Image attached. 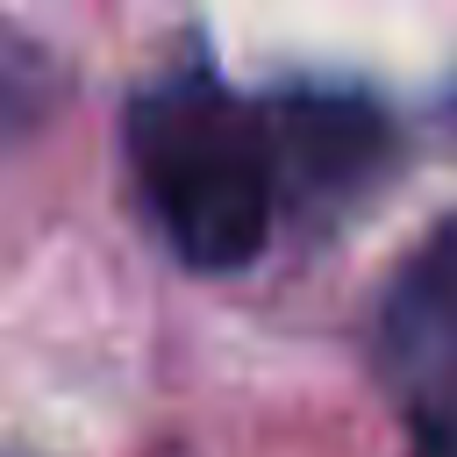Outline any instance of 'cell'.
<instances>
[{
	"label": "cell",
	"mask_w": 457,
	"mask_h": 457,
	"mask_svg": "<svg viewBox=\"0 0 457 457\" xmlns=\"http://www.w3.org/2000/svg\"><path fill=\"white\" fill-rule=\"evenodd\" d=\"M129 171L157 236L193 271H243L278 221L286 171L271 107L236 100L221 79H164L129 107Z\"/></svg>",
	"instance_id": "6da1fadb"
},
{
	"label": "cell",
	"mask_w": 457,
	"mask_h": 457,
	"mask_svg": "<svg viewBox=\"0 0 457 457\" xmlns=\"http://www.w3.org/2000/svg\"><path fill=\"white\" fill-rule=\"evenodd\" d=\"M378 371L414 436L457 428V214L400 257L378 300Z\"/></svg>",
	"instance_id": "7a4b0ae2"
},
{
	"label": "cell",
	"mask_w": 457,
	"mask_h": 457,
	"mask_svg": "<svg viewBox=\"0 0 457 457\" xmlns=\"http://www.w3.org/2000/svg\"><path fill=\"white\" fill-rule=\"evenodd\" d=\"M286 200H350L393 150L386 121L357 93H293L271 107Z\"/></svg>",
	"instance_id": "3957f363"
},
{
	"label": "cell",
	"mask_w": 457,
	"mask_h": 457,
	"mask_svg": "<svg viewBox=\"0 0 457 457\" xmlns=\"http://www.w3.org/2000/svg\"><path fill=\"white\" fill-rule=\"evenodd\" d=\"M414 457H457V428H443V436H414Z\"/></svg>",
	"instance_id": "277c9868"
}]
</instances>
